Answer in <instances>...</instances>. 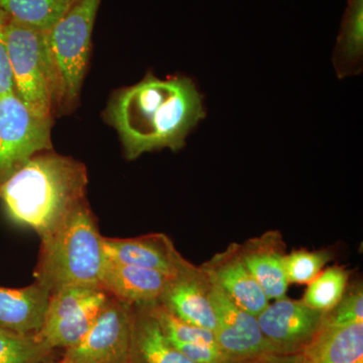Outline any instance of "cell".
<instances>
[{
    "label": "cell",
    "mask_w": 363,
    "mask_h": 363,
    "mask_svg": "<svg viewBox=\"0 0 363 363\" xmlns=\"http://www.w3.org/2000/svg\"><path fill=\"white\" fill-rule=\"evenodd\" d=\"M205 116L201 94L190 78L162 80L152 73L116 91L105 111V121L116 128L130 161L152 150H181Z\"/></svg>",
    "instance_id": "6da1fadb"
},
{
    "label": "cell",
    "mask_w": 363,
    "mask_h": 363,
    "mask_svg": "<svg viewBox=\"0 0 363 363\" xmlns=\"http://www.w3.org/2000/svg\"><path fill=\"white\" fill-rule=\"evenodd\" d=\"M87 185L84 164L49 150L35 155L0 184V200L11 221L44 240L86 201Z\"/></svg>",
    "instance_id": "7a4b0ae2"
},
{
    "label": "cell",
    "mask_w": 363,
    "mask_h": 363,
    "mask_svg": "<svg viewBox=\"0 0 363 363\" xmlns=\"http://www.w3.org/2000/svg\"><path fill=\"white\" fill-rule=\"evenodd\" d=\"M104 262V236L84 201L52 235L40 240L33 278L50 293L67 286H100Z\"/></svg>",
    "instance_id": "3957f363"
},
{
    "label": "cell",
    "mask_w": 363,
    "mask_h": 363,
    "mask_svg": "<svg viewBox=\"0 0 363 363\" xmlns=\"http://www.w3.org/2000/svg\"><path fill=\"white\" fill-rule=\"evenodd\" d=\"M6 39L16 96L35 116L52 119L59 83L47 33L6 16Z\"/></svg>",
    "instance_id": "277c9868"
},
{
    "label": "cell",
    "mask_w": 363,
    "mask_h": 363,
    "mask_svg": "<svg viewBox=\"0 0 363 363\" xmlns=\"http://www.w3.org/2000/svg\"><path fill=\"white\" fill-rule=\"evenodd\" d=\"M101 1L76 0L63 18L47 33L58 78V106H72L80 94L89 61L93 28Z\"/></svg>",
    "instance_id": "5b68a950"
},
{
    "label": "cell",
    "mask_w": 363,
    "mask_h": 363,
    "mask_svg": "<svg viewBox=\"0 0 363 363\" xmlns=\"http://www.w3.org/2000/svg\"><path fill=\"white\" fill-rule=\"evenodd\" d=\"M109 297L100 286H67L54 291L35 335L52 350L75 345L90 330Z\"/></svg>",
    "instance_id": "8992f818"
},
{
    "label": "cell",
    "mask_w": 363,
    "mask_h": 363,
    "mask_svg": "<svg viewBox=\"0 0 363 363\" xmlns=\"http://www.w3.org/2000/svg\"><path fill=\"white\" fill-rule=\"evenodd\" d=\"M52 123L35 116L16 92L0 98V184L35 155L52 150Z\"/></svg>",
    "instance_id": "52a82bcc"
},
{
    "label": "cell",
    "mask_w": 363,
    "mask_h": 363,
    "mask_svg": "<svg viewBox=\"0 0 363 363\" xmlns=\"http://www.w3.org/2000/svg\"><path fill=\"white\" fill-rule=\"evenodd\" d=\"M133 305L109 297L84 337L67 348L62 363H130Z\"/></svg>",
    "instance_id": "ba28073f"
},
{
    "label": "cell",
    "mask_w": 363,
    "mask_h": 363,
    "mask_svg": "<svg viewBox=\"0 0 363 363\" xmlns=\"http://www.w3.org/2000/svg\"><path fill=\"white\" fill-rule=\"evenodd\" d=\"M325 313L308 307L302 300L288 298L274 300L257 315L260 330L281 354L304 351L325 323Z\"/></svg>",
    "instance_id": "9c48e42d"
},
{
    "label": "cell",
    "mask_w": 363,
    "mask_h": 363,
    "mask_svg": "<svg viewBox=\"0 0 363 363\" xmlns=\"http://www.w3.org/2000/svg\"><path fill=\"white\" fill-rule=\"evenodd\" d=\"M211 301L217 321L215 337L231 362L276 353L260 330L257 316L234 304L213 284Z\"/></svg>",
    "instance_id": "30bf717a"
},
{
    "label": "cell",
    "mask_w": 363,
    "mask_h": 363,
    "mask_svg": "<svg viewBox=\"0 0 363 363\" xmlns=\"http://www.w3.org/2000/svg\"><path fill=\"white\" fill-rule=\"evenodd\" d=\"M104 250L105 257L113 262L152 269L169 278H175L193 266L164 233L133 238H104Z\"/></svg>",
    "instance_id": "8fae6325"
},
{
    "label": "cell",
    "mask_w": 363,
    "mask_h": 363,
    "mask_svg": "<svg viewBox=\"0 0 363 363\" xmlns=\"http://www.w3.org/2000/svg\"><path fill=\"white\" fill-rule=\"evenodd\" d=\"M199 267L211 284L250 314L257 316L269 304L266 294L241 259L238 243H231Z\"/></svg>",
    "instance_id": "7c38bea8"
},
{
    "label": "cell",
    "mask_w": 363,
    "mask_h": 363,
    "mask_svg": "<svg viewBox=\"0 0 363 363\" xmlns=\"http://www.w3.org/2000/svg\"><path fill=\"white\" fill-rule=\"evenodd\" d=\"M157 302L186 323L215 331L216 315L211 301V283L199 267L169 279Z\"/></svg>",
    "instance_id": "4fadbf2b"
},
{
    "label": "cell",
    "mask_w": 363,
    "mask_h": 363,
    "mask_svg": "<svg viewBox=\"0 0 363 363\" xmlns=\"http://www.w3.org/2000/svg\"><path fill=\"white\" fill-rule=\"evenodd\" d=\"M238 245L241 259L267 298H285L290 284L285 269L286 245L281 233L267 231Z\"/></svg>",
    "instance_id": "5bb4252c"
},
{
    "label": "cell",
    "mask_w": 363,
    "mask_h": 363,
    "mask_svg": "<svg viewBox=\"0 0 363 363\" xmlns=\"http://www.w3.org/2000/svg\"><path fill=\"white\" fill-rule=\"evenodd\" d=\"M171 279L161 272L105 257L100 286L112 297L131 305L152 304L161 298Z\"/></svg>",
    "instance_id": "9a60e30c"
},
{
    "label": "cell",
    "mask_w": 363,
    "mask_h": 363,
    "mask_svg": "<svg viewBox=\"0 0 363 363\" xmlns=\"http://www.w3.org/2000/svg\"><path fill=\"white\" fill-rule=\"evenodd\" d=\"M51 293L33 281L25 288L0 286V328L37 334L42 328Z\"/></svg>",
    "instance_id": "2e32d148"
},
{
    "label": "cell",
    "mask_w": 363,
    "mask_h": 363,
    "mask_svg": "<svg viewBox=\"0 0 363 363\" xmlns=\"http://www.w3.org/2000/svg\"><path fill=\"white\" fill-rule=\"evenodd\" d=\"M152 304L133 305L130 363H195L169 342Z\"/></svg>",
    "instance_id": "e0dca14e"
},
{
    "label": "cell",
    "mask_w": 363,
    "mask_h": 363,
    "mask_svg": "<svg viewBox=\"0 0 363 363\" xmlns=\"http://www.w3.org/2000/svg\"><path fill=\"white\" fill-rule=\"evenodd\" d=\"M304 353L307 363H363V323L324 324Z\"/></svg>",
    "instance_id": "ac0fdd59"
},
{
    "label": "cell",
    "mask_w": 363,
    "mask_h": 363,
    "mask_svg": "<svg viewBox=\"0 0 363 363\" xmlns=\"http://www.w3.org/2000/svg\"><path fill=\"white\" fill-rule=\"evenodd\" d=\"M76 0H0V11L9 20L50 32Z\"/></svg>",
    "instance_id": "d6986e66"
},
{
    "label": "cell",
    "mask_w": 363,
    "mask_h": 363,
    "mask_svg": "<svg viewBox=\"0 0 363 363\" xmlns=\"http://www.w3.org/2000/svg\"><path fill=\"white\" fill-rule=\"evenodd\" d=\"M362 44L363 0H348L336 49V68L341 77L357 69L362 57Z\"/></svg>",
    "instance_id": "ffe728a7"
},
{
    "label": "cell",
    "mask_w": 363,
    "mask_h": 363,
    "mask_svg": "<svg viewBox=\"0 0 363 363\" xmlns=\"http://www.w3.org/2000/svg\"><path fill=\"white\" fill-rule=\"evenodd\" d=\"M350 281V272L342 267H329L320 272L314 281L308 284L302 301L316 311L330 312L343 297Z\"/></svg>",
    "instance_id": "44dd1931"
},
{
    "label": "cell",
    "mask_w": 363,
    "mask_h": 363,
    "mask_svg": "<svg viewBox=\"0 0 363 363\" xmlns=\"http://www.w3.org/2000/svg\"><path fill=\"white\" fill-rule=\"evenodd\" d=\"M35 334L0 328V363H43L54 354Z\"/></svg>",
    "instance_id": "7402d4cb"
},
{
    "label": "cell",
    "mask_w": 363,
    "mask_h": 363,
    "mask_svg": "<svg viewBox=\"0 0 363 363\" xmlns=\"http://www.w3.org/2000/svg\"><path fill=\"white\" fill-rule=\"evenodd\" d=\"M331 259L328 250H298L286 255L285 269L289 284H310Z\"/></svg>",
    "instance_id": "603a6c76"
},
{
    "label": "cell",
    "mask_w": 363,
    "mask_h": 363,
    "mask_svg": "<svg viewBox=\"0 0 363 363\" xmlns=\"http://www.w3.org/2000/svg\"><path fill=\"white\" fill-rule=\"evenodd\" d=\"M363 323V289L362 284L348 286L338 304L326 313L325 325L339 326Z\"/></svg>",
    "instance_id": "cb8c5ba5"
},
{
    "label": "cell",
    "mask_w": 363,
    "mask_h": 363,
    "mask_svg": "<svg viewBox=\"0 0 363 363\" xmlns=\"http://www.w3.org/2000/svg\"><path fill=\"white\" fill-rule=\"evenodd\" d=\"M169 343L195 363H233L219 346L181 342Z\"/></svg>",
    "instance_id": "d4e9b609"
},
{
    "label": "cell",
    "mask_w": 363,
    "mask_h": 363,
    "mask_svg": "<svg viewBox=\"0 0 363 363\" xmlns=\"http://www.w3.org/2000/svg\"><path fill=\"white\" fill-rule=\"evenodd\" d=\"M6 16L0 11V98L14 93L13 70L6 39Z\"/></svg>",
    "instance_id": "484cf974"
},
{
    "label": "cell",
    "mask_w": 363,
    "mask_h": 363,
    "mask_svg": "<svg viewBox=\"0 0 363 363\" xmlns=\"http://www.w3.org/2000/svg\"><path fill=\"white\" fill-rule=\"evenodd\" d=\"M233 363H307L304 351L298 353H269Z\"/></svg>",
    "instance_id": "4316f807"
},
{
    "label": "cell",
    "mask_w": 363,
    "mask_h": 363,
    "mask_svg": "<svg viewBox=\"0 0 363 363\" xmlns=\"http://www.w3.org/2000/svg\"><path fill=\"white\" fill-rule=\"evenodd\" d=\"M43 363H62L61 359L57 360L55 359L54 357H50L49 359L45 360V362Z\"/></svg>",
    "instance_id": "83f0119b"
}]
</instances>
